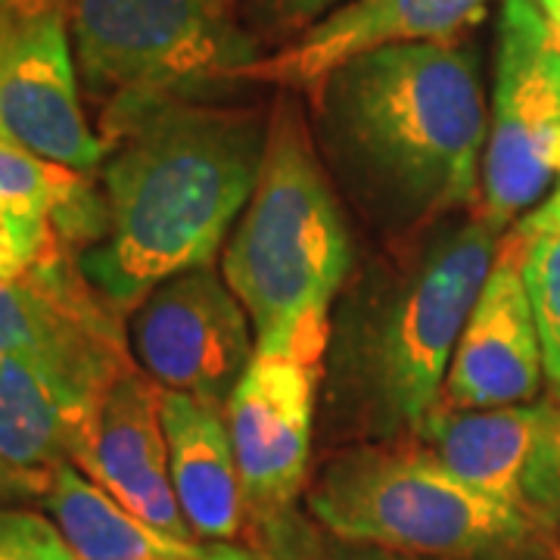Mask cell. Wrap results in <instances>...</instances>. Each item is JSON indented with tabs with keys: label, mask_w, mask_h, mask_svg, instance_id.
<instances>
[{
	"label": "cell",
	"mask_w": 560,
	"mask_h": 560,
	"mask_svg": "<svg viewBox=\"0 0 560 560\" xmlns=\"http://www.w3.org/2000/svg\"><path fill=\"white\" fill-rule=\"evenodd\" d=\"M305 97L330 180L389 241L480 209L489 113L467 44H393Z\"/></svg>",
	"instance_id": "cell-1"
},
{
	"label": "cell",
	"mask_w": 560,
	"mask_h": 560,
	"mask_svg": "<svg viewBox=\"0 0 560 560\" xmlns=\"http://www.w3.org/2000/svg\"><path fill=\"white\" fill-rule=\"evenodd\" d=\"M501 237L480 209L460 212L389 241L346 280L320 377L334 436L359 445L418 433L440 401Z\"/></svg>",
	"instance_id": "cell-2"
},
{
	"label": "cell",
	"mask_w": 560,
	"mask_h": 560,
	"mask_svg": "<svg viewBox=\"0 0 560 560\" xmlns=\"http://www.w3.org/2000/svg\"><path fill=\"white\" fill-rule=\"evenodd\" d=\"M268 119L249 106L168 101L109 143L97 172L103 231L81 275L128 318L162 280L212 265L259 178Z\"/></svg>",
	"instance_id": "cell-3"
},
{
	"label": "cell",
	"mask_w": 560,
	"mask_h": 560,
	"mask_svg": "<svg viewBox=\"0 0 560 560\" xmlns=\"http://www.w3.org/2000/svg\"><path fill=\"white\" fill-rule=\"evenodd\" d=\"M352 241L312 125L287 91L268 116L253 197L224 246L221 278L256 330V355L324 368Z\"/></svg>",
	"instance_id": "cell-4"
},
{
	"label": "cell",
	"mask_w": 560,
	"mask_h": 560,
	"mask_svg": "<svg viewBox=\"0 0 560 560\" xmlns=\"http://www.w3.org/2000/svg\"><path fill=\"white\" fill-rule=\"evenodd\" d=\"M312 517L342 545L440 560H560L558 536L521 504L458 480L415 442H359L320 464Z\"/></svg>",
	"instance_id": "cell-5"
},
{
	"label": "cell",
	"mask_w": 560,
	"mask_h": 560,
	"mask_svg": "<svg viewBox=\"0 0 560 560\" xmlns=\"http://www.w3.org/2000/svg\"><path fill=\"white\" fill-rule=\"evenodd\" d=\"M69 35L106 143L153 106L200 101L265 57L234 0H72Z\"/></svg>",
	"instance_id": "cell-6"
},
{
	"label": "cell",
	"mask_w": 560,
	"mask_h": 560,
	"mask_svg": "<svg viewBox=\"0 0 560 560\" xmlns=\"http://www.w3.org/2000/svg\"><path fill=\"white\" fill-rule=\"evenodd\" d=\"M560 178V40L539 0H504L480 215L501 234Z\"/></svg>",
	"instance_id": "cell-7"
},
{
	"label": "cell",
	"mask_w": 560,
	"mask_h": 560,
	"mask_svg": "<svg viewBox=\"0 0 560 560\" xmlns=\"http://www.w3.org/2000/svg\"><path fill=\"white\" fill-rule=\"evenodd\" d=\"M138 368L125 324L79 330L0 359V458L54 470L72 464L103 396Z\"/></svg>",
	"instance_id": "cell-8"
},
{
	"label": "cell",
	"mask_w": 560,
	"mask_h": 560,
	"mask_svg": "<svg viewBox=\"0 0 560 560\" xmlns=\"http://www.w3.org/2000/svg\"><path fill=\"white\" fill-rule=\"evenodd\" d=\"M128 349L162 389L228 408L256 359V330L243 302L212 265L162 280L125 318Z\"/></svg>",
	"instance_id": "cell-9"
},
{
	"label": "cell",
	"mask_w": 560,
	"mask_h": 560,
	"mask_svg": "<svg viewBox=\"0 0 560 560\" xmlns=\"http://www.w3.org/2000/svg\"><path fill=\"white\" fill-rule=\"evenodd\" d=\"M0 135L81 175H97L109 156L81 103L66 10L0 13Z\"/></svg>",
	"instance_id": "cell-10"
},
{
	"label": "cell",
	"mask_w": 560,
	"mask_h": 560,
	"mask_svg": "<svg viewBox=\"0 0 560 560\" xmlns=\"http://www.w3.org/2000/svg\"><path fill=\"white\" fill-rule=\"evenodd\" d=\"M324 368L256 355L228 399V430L246 514L278 536L308 477Z\"/></svg>",
	"instance_id": "cell-11"
},
{
	"label": "cell",
	"mask_w": 560,
	"mask_h": 560,
	"mask_svg": "<svg viewBox=\"0 0 560 560\" xmlns=\"http://www.w3.org/2000/svg\"><path fill=\"white\" fill-rule=\"evenodd\" d=\"M545 364L523 280V243L504 231L480 300L460 330L436 408L482 411L539 396Z\"/></svg>",
	"instance_id": "cell-12"
},
{
	"label": "cell",
	"mask_w": 560,
	"mask_h": 560,
	"mask_svg": "<svg viewBox=\"0 0 560 560\" xmlns=\"http://www.w3.org/2000/svg\"><path fill=\"white\" fill-rule=\"evenodd\" d=\"M489 0H349L300 38L234 75V84H275L308 94L330 72L393 44L460 40L486 16Z\"/></svg>",
	"instance_id": "cell-13"
},
{
	"label": "cell",
	"mask_w": 560,
	"mask_h": 560,
	"mask_svg": "<svg viewBox=\"0 0 560 560\" xmlns=\"http://www.w3.org/2000/svg\"><path fill=\"white\" fill-rule=\"evenodd\" d=\"M72 464L143 523L175 539L197 541L172 489L162 386L140 368L125 371L103 396Z\"/></svg>",
	"instance_id": "cell-14"
},
{
	"label": "cell",
	"mask_w": 560,
	"mask_h": 560,
	"mask_svg": "<svg viewBox=\"0 0 560 560\" xmlns=\"http://www.w3.org/2000/svg\"><path fill=\"white\" fill-rule=\"evenodd\" d=\"M168 474L180 514L197 541H231L246 521L241 474L224 408L162 389Z\"/></svg>",
	"instance_id": "cell-15"
},
{
	"label": "cell",
	"mask_w": 560,
	"mask_h": 560,
	"mask_svg": "<svg viewBox=\"0 0 560 560\" xmlns=\"http://www.w3.org/2000/svg\"><path fill=\"white\" fill-rule=\"evenodd\" d=\"M551 408L555 401H523L482 411L433 408L415 440L467 486L508 504L529 508L523 499V474Z\"/></svg>",
	"instance_id": "cell-16"
},
{
	"label": "cell",
	"mask_w": 560,
	"mask_h": 560,
	"mask_svg": "<svg viewBox=\"0 0 560 560\" xmlns=\"http://www.w3.org/2000/svg\"><path fill=\"white\" fill-rule=\"evenodd\" d=\"M40 504L75 560H206L209 551L200 541L175 539L135 517L75 464L54 467Z\"/></svg>",
	"instance_id": "cell-17"
},
{
	"label": "cell",
	"mask_w": 560,
	"mask_h": 560,
	"mask_svg": "<svg viewBox=\"0 0 560 560\" xmlns=\"http://www.w3.org/2000/svg\"><path fill=\"white\" fill-rule=\"evenodd\" d=\"M113 324H125V315L88 283L69 246H60L25 278L0 280V359Z\"/></svg>",
	"instance_id": "cell-18"
},
{
	"label": "cell",
	"mask_w": 560,
	"mask_h": 560,
	"mask_svg": "<svg viewBox=\"0 0 560 560\" xmlns=\"http://www.w3.org/2000/svg\"><path fill=\"white\" fill-rule=\"evenodd\" d=\"M511 231L523 243V280L536 315L541 364L560 405V212L541 202Z\"/></svg>",
	"instance_id": "cell-19"
},
{
	"label": "cell",
	"mask_w": 560,
	"mask_h": 560,
	"mask_svg": "<svg viewBox=\"0 0 560 560\" xmlns=\"http://www.w3.org/2000/svg\"><path fill=\"white\" fill-rule=\"evenodd\" d=\"M66 243L47 212L0 202V280H20Z\"/></svg>",
	"instance_id": "cell-20"
},
{
	"label": "cell",
	"mask_w": 560,
	"mask_h": 560,
	"mask_svg": "<svg viewBox=\"0 0 560 560\" xmlns=\"http://www.w3.org/2000/svg\"><path fill=\"white\" fill-rule=\"evenodd\" d=\"M523 499L560 541V405L555 401L551 418L541 430L536 452L523 474Z\"/></svg>",
	"instance_id": "cell-21"
},
{
	"label": "cell",
	"mask_w": 560,
	"mask_h": 560,
	"mask_svg": "<svg viewBox=\"0 0 560 560\" xmlns=\"http://www.w3.org/2000/svg\"><path fill=\"white\" fill-rule=\"evenodd\" d=\"M0 560H75V555L50 517L0 504Z\"/></svg>",
	"instance_id": "cell-22"
},
{
	"label": "cell",
	"mask_w": 560,
	"mask_h": 560,
	"mask_svg": "<svg viewBox=\"0 0 560 560\" xmlns=\"http://www.w3.org/2000/svg\"><path fill=\"white\" fill-rule=\"evenodd\" d=\"M342 0H256V20L271 32H305Z\"/></svg>",
	"instance_id": "cell-23"
},
{
	"label": "cell",
	"mask_w": 560,
	"mask_h": 560,
	"mask_svg": "<svg viewBox=\"0 0 560 560\" xmlns=\"http://www.w3.org/2000/svg\"><path fill=\"white\" fill-rule=\"evenodd\" d=\"M50 477L54 470H28L0 458V501H40L50 489Z\"/></svg>",
	"instance_id": "cell-24"
},
{
	"label": "cell",
	"mask_w": 560,
	"mask_h": 560,
	"mask_svg": "<svg viewBox=\"0 0 560 560\" xmlns=\"http://www.w3.org/2000/svg\"><path fill=\"white\" fill-rule=\"evenodd\" d=\"M324 560H440V558H418V555H401V551H386V548H368V545H342L340 551L327 555Z\"/></svg>",
	"instance_id": "cell-25"
},
{
	"label": "cell",
	"mask_w": 560,
	"mask_h": 560,
	"mask_svg": "<svg viewBox=\"0 0 560 560\" xmlns=\"http://www.w3.org/2000/svg\"><path fill=\"white\" fill-rule=\"evenodd\" d=\"M50 10H66V0H0V13L7 16H35V13H50Z\"/></svg>",
	"instance_id": "cell-26"
},
{
	"label": "cell",
	"mask_w": 560,
	"mask_h": 560,
	"mask_svg": "<svg viewBox=\"0 0 560 560\" xmlns=\"http://www.w3.org/2000/svg\"><path fill=\"white\" fill-rule=\"evenodd\" d=\"M206 560H259L249 551H241V548H231V545H212L206 551Z\"/></svg>",
	"instance_id": "cell-27"
},
{
	"label": "cell",
	"mask_w": 560,
	"mask_h": 560,
	"mask_svg": "<svg viewBox=\"0 0 560 560\" xmlns=\"http://www.w3.org/2000/svg\"><path fill=\"white\" fill-rule=\"evenodd\" d=\"M541 13L548 16V22H551V28L558 32L560 28V0H539Z\"/></svg>",
	"instance_id": "cell-28"
},
{
	"label": "cell",
	"mask_w": 560,
	"mask_h": 560,
	"mask_svg": "<svg viewBox=\"0 0 560 560\" xmlns=\"http://www.w3.org/2000/svg\"><path fill=\"white\" fill-rule=\"evenodd\" d=\"M545 202H548L551 209H558V212H560V184H558V190H555V197H551V200H545Z\"/></svg>",
	"instance_id": "cell-29"
},
{
	"label": "cell",
	"mask_w": 560,
	"mask_h": 560,
	"mask_svg": "<svg viewBox=\"0 0 560 560\" xmlns=\"http://www.w3.org/2000/svg\"><path fill=\"white\" fill-rule=\"evenodd\" d=\"M555 35H558V40H560V28H558V32H555Z\"/></svg>",
	"instance_id": "cell-30"
},
{
	"label": "cell",
	"mask_w": 560,
	"mask_h": 560,
	"mask_svg": "<svg viewBox=\"0 0 560 560\" xmlns=\"http://www.w3.org/2000/svg\"><path fill=\"white\" fill-rule=\"evenodd\" d=\"M66 3H69V7H72V0H66Z\"/></svg>",
	"instance_id": "cell-31"
}]
</instances>
